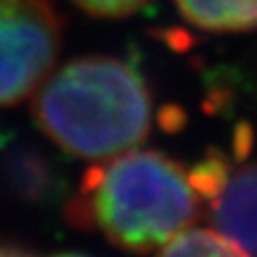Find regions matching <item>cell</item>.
Segmentation results:
<instances>
[{
    "label": "cell",
    "instance_id": "6da1fadb",
    "mask_svg": "<svg viewBox=\"0 0 257 257\" xmlns=\"http://www.w3.org/2000/svg\"><path fill=\"white\" fill-rule=\"evenodd\" d=\"M35 92L37 126L79 159H107L140 146L155 120L146 79L116 56L90 54L64 62Z\"/></svg>",
    "mask_w": 257,
    "mask_h": 257
},
{
    "label": "cell",
    "instance_id": "7a4b0ae2",
    "mask_svg": "<svg viewBox=\"0 0 257 257\" xmlns=\"http://www.w3.org/2000/svg\"><path fill=\"white\" fill-rule=\"evenodd\" d=\"M199 208L202 197L180 163L140 150L88 170L69 219L96 227L120 248L150 253L182 234Z\"/></svg>",
    "mask_w": 257,
    "mask_h": 257
},
{
    "label": "cell",
    "instance_id": "3957f363",
    "mask_svg": "<svg viewBox=\"0 0 257 257\" xmlns=\"http://www.w3.org/2000/svg\"><path fill=\"white\" fill-rule=\"evenodd\" d=\"M62 45V18L50 0H0V107L30 96Z\"/></svg>",
    "mask_w": 257,
    "mask_h": 257
},
{
    "label": "cell",
    "instance_id": "277c9868",
    "mask_svg": "<svg viewBox=\"0 0 257 257\" xmlns=\"http://www.w3.org/2000/svg\"><path fill=\"white\" fill-rule=\"evenodd\" d=\"M244 140L234 161L210 155L189 174L219 234L257 257V161L244 159Z\"/></svg>",
    "mask_w": 257,
    "mask_h": 257
},
{
    "label": "cell",
    "instance_id": "5b68a950",
    "mask_svg": "<svg viewBox=\"0 0 257 257\" xmlns=\"http://www.w3.org/2000/svg\"><path fill=\"white\" fill-rule=\"evenodd\" d=\"M0 184L13 199L30 206L56 202L64 193V178L52 159L5 128H0Z\"/></svg>",
    "mask_w": 257,
    "mask_h": 257
},
{
    "label": "cell",
    "instance_id": "8992f818",
    "mask_svg": "<svg viewBox=\"0 0 257 257\" xmlns=\"http://www.w3.org/2000/svg\"><path fill=\"white\" fill-rule=\"evenodd\" d=\"M191 26L216 35L257 30V0H174Z\"/></svg>",
    "mask_w": 257,
    "mask_h": 257
},
{
    "label": "cell",
    "instance_id": "52a82bcc",
    "mask_svg": "<svg viewBox=\"0 0 257 257\" xmlns=\"http://www.w3.org/2000/svg\"><path fill=\"white\" fill-rule=\"evenodd\" d=\"M159 257H248L227 238L212 229H184L165 246Z\"/></svg>",
    "mask_w": 257,
    "mask_h": 257
},
{
    "label": "cell",
    "instance_id": "ba28073f",
    "mask_svg": "<svg viewBox=\"0 0 257 257\" xmlns=\"http://www.w3.org/2000/svg\"><path fill=\"white\" fill-rule=\"evenodd\" d=\"M77 9L101 20H122L144 9L150 0H71Z\"/></svg>",
    "mask_w": 257,
    "mask_h": 257
},
{
    "label": "cell",
    "instance_id": "9c48e42d",
    "mask_svg": "<svg viewBox=\"0 0 257 257\" xmlns=\"http://www.w3.org/2000/svg\"><path fill=\"white\" fill-rule=\"evenodd\" d=\"M0 257H35L26 246L9 242V240H0Z\"/></svg>",
    "mask_w": 257,
    "mask_h": 257
},
{
    "label": "cell",
    "instance_id": "30bf717a",
    "mask_svg": "<svg viewBox=\"0 0 257 257\" xmlns=\"http://www.w3.org/2000/svg\"><path fill=\"white\" fill-rule=\"evenodd\" d=\"M56 257H88V255H77V253H62V255H56Z\"/></svg>",
    "mask_w": 257,
    "mask_h": 257
}]
</instances>
